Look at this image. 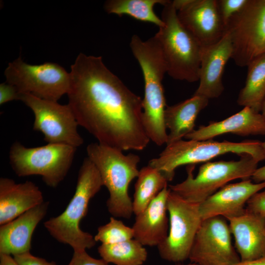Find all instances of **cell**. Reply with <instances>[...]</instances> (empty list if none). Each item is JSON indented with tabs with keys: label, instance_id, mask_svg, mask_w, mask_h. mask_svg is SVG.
<instances>
[{
	"label": "cell",
	"instance_id": "obj_1",
	"mask_svg": "<svg viewBox=\"0 0 265 265\" xmlns=\"http://www.w3.org/2000/svg\"><path fill=\"white\" fill-rule=\"evenodd\" d=\"M68 105L79 125L98 143L140 151L150 140L143 123L142 100L104 64L101 56L80 53L71 66Z\"/></svg>",
	"mask_w": 265,
	"mask_h": 265
},
{
	"label": "cell",
	"instance_id": "obj_2",
	"mask_svg": "<svg viewBox=\"0 0 265 265\" xmlns=\"http://www.w3.org/2000/svg\"><path fill=\"white\" fill-rule=\"evenodd\" d=\"M130 46L141 67L144 81L143 125L150 140L161 146L166 143L168 135L164 120L166 106L162 83L167 71L161 50L155 36L143 41L134 34Z\"/></svg>",
	"mask_w": 265,
	"mask_h": 265
},
{
	"label": "cell",
	"instance_id": "obj_3",
	"mask_svg": "<svg viewBox=\"0 0 265 265\" xmlns=\"http://www.w3.org/2000/svg\"><path fill=\"white\" fill-rule=\"evenodd\" d=\"M104 186L97 168L87 157L80 168L74 194L65 210L44 223L50 234L58 242L69 245L74 252L86 251L96 244L94 237L80 226L89 203Z\"/></svg>",
	"mask_w": 265,
	"mask_h": 265
},
{
	"label": "cell",
	"instance_id": "obj_4",
	"mask_svg": "<svg viewBox=\"0 0 265 265\" xmlns=\"http://www.w3.org/2000/svg\"><path fill=\"white\" fill-rule=\"evenodd\" d=\"M86 152L108 191V212L114 217L130 218L133 212L129 187L138 175L139 157L132 153L125 155L119 149L98 142L88 145Z\"/></svg>",
	"mask_w": 265,
	"mask_h": 265
},
{
	"label": "cell",
	"instance_id": "obj_5",
	"mask_svg": "<svg viewBox=\"0 0 265 265\" xmlns=\"http://www.w3.org/2000/svg\"><path fill=\"white\" fill-rule=\"evenodd\" d=\"M163 25L155 35L164 59L167 73L174 79L199 80L202 47L180 22L172 0L163 5Z\"/></svg>",
	"mask_w": 265,
	"mask_h": 265
},
{
	"label": "cell",
	"instance_id": "obj_6",
	"mask_svg": "<svg viewBox=\"0 0 265 265\" xmlns=\"http://www.w3.org/2000/svg\"><path fill=\"white\" fill-rule=\"evenodd\" d=\"M240 156L249 154L259 162L265 159L262 142L246 140L240 142L212 139L194 140L183 139L166 145L157 158L151 159L148 165L154 167L165 177L168 182L173 180L175 170L183 165H195L206 162L227 153Z\"/></svg>",
	"mask_w": 265,
	"mask_h": 265
},
{
	"label": "cell",
	"instance_id": "obj_7",
	"mask_svg": "<svg viewBox=\"0 0 265 265\" xmlns=\"http://www.w3.org/2000/svg\"><path fill=\"white\" fill-rule=\"evenodd\" d=\"M239 156L238 160L206 162L200 167L195 177L193 174L195 165H188L186 179L169 188L184 199L200 204L228 182L251 178L259 161L249 154Z\"/></svg>",
	"mask_w": 265,
	"mask_h": 265
},
{
	"label": "cell",
	"instance_id": "obj_8",
	"mask_svg": "<svg viewBox=\"0 0 265 265\" xmlns=\"http://www.w3.org/2000/svg\"><path fill=\"white\" fill-rule=\"evenodd\" d=\"M77 148L49 143L29 148L16 141L10 148L9 162L18 176L39 175L47 186L56 187L68 174Z\"/></svg>",
	"mask_w": 265,
	"mask_h": 265
},
{
	"label": "cell",
	"instance_id": "obj_9",
	"mask_svg": "<svg viewBox=\"0 0 265 265\" xmlns=\"http://www.w3.org/2000/svg\"><path fill=\"white\" fill-rule=\"evenodd\" d=\"M4 75L6 82L15 86L20 93L47 100L57 102L70 88V73L55 63L31 65L20 56L8 64Z\"/></svg>",
	"mask_w": 265,
	"mask_h": 265
},
{
	"label": "cell",
	"instance_id": "obj_10",
	"mask_svg": "<svg viewBox=\"0 0 265 265\" xmlns=\"http://www.w3.org/2000/svg\"><path fill=\"white\" fill-rule=\"evenodd\" d=\"M167 209L168 233L164 241L157 247L159 254L163 260L182 262L188 259L195 237L203 220L199 204L188 202L170 189Z\"/></svg>",
	"mask_w": 265,
	"mask_h": 265
},
{
	"label": "cell",
	"instance_id": "obj_11",
	"mask_svg": "<svg viewBox=\"0 0 265 265\" xmlns=\"http://www.w3.org/2000/svg\"><path fill=\"white\" fill-rule=\"evenodd\" d=\"M225 30L232 40L231 58L238 66H247L265 53V0H248L228 22Z\"/></svg>",
	"mask_w": 265,
	"mask_h": 265
},
{
	"label": "cell",
	"instance_id": "obj_12",
	"mask_svg": "<svg viewBox=\"0 0 265 265\" xmlns=\"http://www.w3.org/2000/svg\"><path fill=\"white\" fill-rule=\"evenodd\" d=\"M32 111L33 129L42 132L49 144H63L76 148L83 139L79 133V124L68 104L47 100L28 93H21L20 100Z\"/></svg>",
	"mask_w": 265,
	"mask_h": 265
},
{
	"label": "cell",
	"instance_id": "obj_13",
	"mask_svg": "<svg viewBox=\"0 0 265 265\" xmlns=\"http://www.w3.org/2000/svg\"><path fill=\"white\" fill-rule=\"evenodd\" d=\"M227 220L216 216L203 219L188 259L198 265H235L240 259L232 240Z\"/></svg>",
	"mask_w": 265,
	"mask_h": 265
},
{
	"label": "cell",
	"instance_id": "obj_14",
	"mask_svg": "<svg viewBox=\"0 0 265 265\" xmlns=\"http://www.w3.org/2000/svg\"><path fill=\"white\" fill-rule=\"evenodd\" d=\"M178 18L202 48L217 42L226 32L217 0H174Z\"/></svg>",
	"mask_w": 265,
	"mask_h": 265
},
{
	"label": "cell",
	"instance_id": "obj_15",
	"mask_svg": "<svg viewBox=\"0 0 265 265\" xmlns=\"http://www.w3.org/2000/svg\"><path fill=\"white\" fill-rule=\"evenodd\" d=\"M265 188V181L252 182L251 179L227 184L199 204L203 219L221 216L227 220L243 215L246 212L248 200Z\"/></svg>",
	"mask_w": 265,
	"mask_h": 265
},
{
	"label": "cell",
	"instance_id": "obj_16",
	"mask_svg": "<svg viewBox=\"0 0 265 265\" xmlns=\"http://www.w3.org/2000/svg\"><path fill=\"white\" fill-rule=\"evenodd\" d=\"M233 43L226 31L216 43L202 48L199 71V85L194 95L208 99L219 97L224 91L222 76L226 63L232 58Z\"/></svg>",
	"mask_w": 265,
	"mask_h": 265
},
{
	"label": "cell",
	"instance_id": "obj_17",
	"mask_svg": "<svg viewBox=\"0 0 265 265\" xmlns=\"http://www.w3.org/2000/svg\"><path fill=\"white\" fill-rule=\"evenodd\" d=\"M49 202H44L0 227V254L17 255L30 252L33 233L45 216Z\"/></svg>",
	"mask_w": 265,
	"mask_h": 265
},
{
	"label": "cell",
	"instance_id": "obj_18",
	"mask_svg": "<svg viewBox=\"0 0 265 265\" xmlns=\"http://www.w3.org/2000/svg\"><path fill=\"white\" fill-rule=\"evenodd\" d=\"M170 189L165 187L141 212L135 215L132 227L133 238L144 246H158L169 230L167 199Z\"/></svg>",
	"mask_w": 265,
	"mask_h": 265
},
{
	"label": "cell",
	"instance_id": "obj_19",
	"mask_svg": "<svg viewBox=\"0 0 265 265\" xmlns=\"http://www.w3.org/2000/svg\"><path fill=\"white\" fill-rule=\"evenodd\" d=\"M225 133L241 136L265 135V119L261 113L248 107L219 121L202 125L185 137L187 140H204Z\"/></svg>",
	"mask_w": 265,
	"mask_h": 265
},
{
	"label": "cell",
	"instance_id": "obj_20",
	"mask_svg": "<svg viewBox=\"0 0 265 265\" xmlns=\"http://www.w3.org/2000/svg\"><path fill=\"white\" fill-rule=\"evenodd\" d=\"M240 261L265 257V221L248 212L227 220Z\"/></svg>",
	"mask_w": 265,
	"mask_h": 265
},
{
	"label": "cell",
	"instance_id": "obj_21",
	"mask_svg": "<svg viewBox=\"0 0 265 265\" xmlns=\"http://www.w3.org/2000/svg\"><path fill=\"white\" fill-rule=\"evenodd\" d=\"M44 202L42 192L34 183L27 181L17 184L11 179L0 178V225Z\"/></svg>",
	"mask_w": 265,
	"mask_h": 265
},
{
	"label": "cell",
	"instance_id": "obj_22",
	"mask_svg": "<svg viewBox=\"0 0 265 265\" xmlns=\"http://www.w3.org/2000/svg\"><path fill=\"white\" fill-rule=\"evenodd\" d=\"M209 99L193 95L179 104L166 106L164 123L169 130L166 145L182 139L194 130L197 116L208 105Z\"/></svg>",
	"mask_w": 265,
	"mask_h": 265
},
{
	"label": "cell",
	"instance_id": "obj_23",
	"mask_svg": "<svg viewBox=\"0 0 265 265\" xmlns=\"http://www.w3.org/2000/svg\"><path fill=\"white\" fill-rule=\"evenodd\" d=\"M247 67L245 85L239 92L237 103L261 112L265 98V53L253 59Z\"/></svg>",
	"mask_w": 265,
	"mask_h": 265
},
{
	"label": "cell",
	"instance_id": "obj_24",
	"mask_svg": "<svg viewBox=\"0 0 265 265\" xmlns=\"http://www.w3.org/2000/svg\"><path fill=\"white\" fill-rule=\"evenodd\" d=\"M168 180L161 172L149 165L139 172L134 185L132 201L133 212L136 215L144 210L168 186Z\"/></svg>",
	"mask_w": 265,
	"mask_h": 265
},
{
	"label": "cell",
	"instance_id": "obj_25",
	"mask_svg": "<svg viewBox=\"0 0 265 265\" xmlns=\"http://www.w3.org/2000/svg\"><path fill=\"white\" fill-rule=\"evenodd\" d=\"M169 0H108L105 2L104 8L108 14L119 16L127 15L142 22L157 25L159 27L163 25L161 18L154 11L156 4L163 5Z\"/></svg>",
	"mask_w": 265,
	"mask_h": 265
},
{
	"label": "cell",
	"instance_id": "obj_26",
	"mask_svg": "<svg viewBox=\"0 0 265 265\" xmlns=\"http://www.w3.org/2000/svg\"><path fill=\"white\" fill-rule=\"evenodd\" d=\"M98 251L102 259L115 265H142L148 256L144 245L134 238L114 244H101Z\"/></svg>",
	"mask_w": 265,
	"mask_h": 265
},
{
	"label": "cell",
	"instance_id": "obj_27",
	"mask_svg": "<svg viewBox=\"0 0 265 265\" xmlns=\"http://www.w3.org/2000/svg\"><path fill=\"white\" fill-rule=\"evenodd\" d=\"M133 237L132 227L112 216L108 223L98 228L94 238L102 244H114L132 239Z\"/></svg>",
	"mask_w": 265,
	"mask_h": 265
},
{
	"label": "cell",
	"instance_id": "obj_28",
	"mask_svg": "<svg viewBox=\"0 0 265 265\" xmlns=\"http://www.w3.org/2000/svg\"><path fill=\"white\" fill-rule=\"evenodd\" d=\"M248 0H217L219 13L226 26L230 20L240 12Z\"/></svg>",
	"mask_w": 265,
	"mask_h": 265
},
{
	"label": "cell",
	"instance_id": "obj_29",
	"mask_svg": "<svg viewBox=\"0 0 265 265\" xmlns=\"http://www.w3.org/2000/svg\"><path fill=\"white\" fill-rule=\"evenodd\" d=\"M246 210L260 216L265 221V189L257 192L248 200Z\"/></svg>",
	"mask_w": 265,
	"mask_h": 265
},
{
	"label": "cell",
	"instance_id": "obj_30",
	"mask_svg": "<svg viewBox=\"0 0 265 265\" xmlns=\"http://www.w3.org/2000/svg\"><path fill=\"white\" fill-rule=\"evenodd\" d=\"M103 259H97L91 257L86 251L74 252L72 259L68 265H108Z\"/></svg>",
	"mask_w": 265,
	"mask_h": 265
},
{
	"label": "cell",
	"instance_id": "obj_31",
	"mask_svg": "<svg viewBox=\"0 0 265 265\" xmlns=\"http://www.w3.org/2000/svg\"><path fill=\"white\" fill-rule=\"evenodd\" d=\"M18 265H56L54 262L32 255L30 252L13 256Z\"/></svg>",
	"mask_w": 265,
	"mask_h": 265
},
{
	"label": "cell",
	"instance_id": "obj_32",
	"mask_svg": "<svg viewBox=\"0 0 265 265\" xmlns=\"http://www.w3.org/2000/svg\"><path fill=\"white\" fill-rule=\"evenodd\" d=\"M20 93L14 85L7 82L0 84V105L12 101L19 100Z\"/></svg>",
	"mask_w": 265,
	"mask_h": 265
},
{
	"label": "cell",
	"instance_id": "obj_33",
	"mask_svg": "<svg viewBox=\"0 0 265 265\" xmlns=\"http://www.w3.org/2000/svg\"><path fill=\"white\" fill-rule=\"evenodd\" d=\"M251 179L256 183L265 181V165L257 168L254 172Z\"/></svg>",
	"mask_w": 265,
	"mask_h": 265
},
{
	"label": "cell",
	"instance_id": "obj_34",
	"mask_svg": "<svg viewBox=\"0 0 265 265\" xmlns=\"http://www.w3.org/2000/svg\"><path fill=\"white\" fill-rule=\"evenodd\" d=\"M0 265H18L11 255L0 254Z\"/></svg>",
	"mask_w": 265,
	"mask_h": 265
},
{
	"label": "cell",
	"instance_id": "obj_35",
	"mask_svg": "<svg viewBox=\"0 0 265 265\" xmlns=\"http://www.w3.org/2000/svg\"><path fill=\"white\" fill-rule=\"evenodd\" d=\"M235 265H265V257L249 261H240Z\"/></svg>",
	"mask_w": 265,
	"mask_h": 265
},
{
	"label": "cell",
	"instance_id": "obj_36",
	"mask_svg": "<svg viewBox=\"0 0 265 265\" xmlns=\"http://www.w3.org/2000/svg\"><path fill=\"white\" fill-rule=\"evenodd\" d=\"M261 112L262 114L264 116V118L265 119V99L264 100V102H263V105H262Z\"/></svg>",
	"mask_w": 265,
	"mask_h": 265
},
{
	"label": "cell",
	"instance_id": "obj_37",
	"mask_svg": "<svg viewBox=\"0 0 265 265\" xmlns=\"http://www.w3.org/2000/svg\"><path fill=\"white\" fill-rule=\"evenodd\" d=\"M262 146L265 154V141L264 142H262Z\"/></svg>",
	"mask_w": 265,
	"mask_h": 265
},
{
	"label": "cell",
	"instance_id": "obj_38",
	"mask_svg": "<svg viewBox=\"0 0 265 265\" xmlns=\"http://www.w3.org/2000/svg\"><path fill=\"white\" fill-rule=\"evenodd\" d=\"M198 265L191 263V264H187V265Z\"/></svg>",
	"mask_w": 265,
	"mask_h": 265
}]
</instances>
